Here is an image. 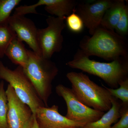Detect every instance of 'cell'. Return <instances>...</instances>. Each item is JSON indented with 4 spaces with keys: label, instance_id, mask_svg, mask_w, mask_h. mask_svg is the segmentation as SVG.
Instances as JSON below:
<instances>
[{
    "label": "cell",
    "instance_id": "cell-1",
    "mask_svg": "<svg viewBox=\"0 0 128 128\" xmlns=\"http://www.w3.org/2000/svg\"><path fill=\"white\" fill-rule=\"evenodd\" d=\"M80 47L89 57L97 56L111 61L121 57L128 58V44L126 37L100 26L91 36L84 37L80 41Z\"/></svg>",
    "mask_w": 128,
    "mask_h": 128
},
{
    "label": "cell",
    "instance_id": "cell-2",
    "mask_svg": "<svg viewBox=\"0 0 128 128\" xmlns=\"http://www.w3.org/2000/svg\"><path fill=\"white\" fill-rule=\"evenodd\" d=\"M66 65L72 68L79 69L98 76L112 89H116L119 84L128 78V58L121 57L105 63L91 60L80 48L73 60Z\"/></svg>",
    "mask_w": 128,
    "mask_h": 128
},
{
    "label": "cell",
    "instance_id": "cell-3",
    "mask_svg": "<svg viewBox=\"0 0 128 128\" xmlns=\"http://www.w3.org/2000/svg\"><path fill=\"white\" fill-rule=\"evenodd\" d=\"M27 64L23 68L45 107L52 93V82L58 73V69L50 59L44 58L32 50H28Z\"/></svg>",
    "mask_w": 128,
    "mask_h": 128
},
{
    "label": "cell",
    "instance_id": "cell-4",
    "mask_svg": "<svg viewBox=\"0 0 128 128\" xmlns=\"http://www.w3.org/2000/svg\"><path fill=\"white\" fill-rule=\"evenodd\" d=\"M66 76L71 83L72 90L85 105L103 112L112 108V96L103 86H98L81 72H69Z\"/></svg>",
    "mask_w": 128,
    "mask_h": 128
},
{
    "label": "cell",
    "instance_id": "cell-5",
    "mask_svg": "<svg viewBox=\"0 0 128 128\" xmlns=\"http://www.w3.org/2000/svg\"><path fill=\"white\" fill-rule=\"evenodd\" d=\"M0 80L9 83L18 98L30 108L33 114H35L39 108L45 106L22 66L11 70L0 61Z\"/></svg>",
    "mask_w": 128,
    "mask_h": 128
},
{
    "label": "cell",
    "instance_id": "cell-6",
    "mask_svg": "<svg viewBox=\"0 0 128 128\" xmlns=\"http://www.w3.org/2000/svg\"><path fill=\"white\" fill-rule=\"evenodd\" d=\"M66 18L49 16L46 20L48 26L38 28V44L41 56L44 58L50 59L54 53L62 50L64 39L62 33L66 26Z\"/></svg>",
    "mask_w": 128,
    "mask_h": 128
},
{
    "label": "cell",
    "instance_id": "cell-7",
    "mask_svg": "<svg viewBox=\"0 0 128 128\" xmlns=\"http://www.w3.org/2000/svg\"><path fill=\"white\" fill-rule=\"evenodd\" d=\"M56 91L66 103L67 112L65 116L70 120L86 124L97 121L105 113L85 105L71 88L59 84L56 88Z\"/></svg>",
    "mask_w": 128,
    "mask_h": 128
},
{
    "label": "cell",
    "instance_id": "cell-8",
    "mask_svg": "<svg viewBox=\"0 0 128 128\" xmlns=\"http://www.w3.org/2000/svg\"><path fill=\"white\" fill-rule=\"evenodd\" d=\"M6 90L8 100V128H24L33 114L30 108L18 98L10 85Z\"/></svg>",
    "mask_w": 128,
    "mask_h": 128
},
{
    "label": "cell",
    "instance_id": "cell-9",
    "mask_svg": "<svg viewBox=\"0 0 128 128\" xmlns=\"http://www.w3.org/2000/svg\"><path fill=\"white\" fill-rule=\"evenodd\" d=\"M112 2L113 0H98L90 3L79 4L76 6L74 11L82 19L90 35L100 26L105 12Z\"/></svg>",
    "mask_w": 128,
    "mask_h": 128
},
{
    "label": "cell",
    "instance_id": "cell-10",
    "mask_svg": "<svg viewBox=\"0 0 128 128\" xmlns=\"http://www.w3.org/2000/svg\"><path fill=\"white\" fill-rule=\"evenodd\" d=\"M42 6H44V10L49 14L57 17L66 18L75 9L77 2L73 0H40L34 4L16 8L14 14L25 16L29 14H38L36 8Z\"/></svg>",
    "mask_w": 128,
    "mask_h": 128
},
{
    "label": "cell",
    "instance_id": "cell-11",
    "mask_svg": "<svg viewBox=\"0 0 128 128\" xmlns=\"http://www.w3.org/2000/svg\"><path fill=\"white\" fill-rule=\"evenodd\" d=\"M9 25L21 41L25 42L38 55L41 56L38 40V31L34 22L25 16L14 15L9 18Z\"/></svg>",
    "mask_w": 128,
    "mask_h": 128
},
{
    "label": "cell",
    "instance_id": "cell-12",
    "mask_svg": "<svg viewBox=\"0 0 128 128\" xmlns=\"http://www.w3.org/2000/svg\"><path fill=\"white\" fill-rule=\"evenodd\" d=\"M34 115L40 128H82L86 124L72 121L63 116L56 105L39 108Z\"/></svg>",
    "mask_w": 128,
    "mask_h": 128
},
{
    "label": "cell",
    "instance_id": "cell-13",
    "mask_svg": "<svg viewBox=\"0 0 128 128\" xmlns=\"http://www.w3.org/2000/svg\"><path fill=\"white\" fill-rule=\"evenodd\" d=\"M112 108L97 121L86 124L82 128H111L120 118L121 102L114 97L111 98Z\"/></svg>",
    "mask_w": 128,
    "mask_h": 128
},
{
    "label": "cell",
    "instance_id": "cell-14",
    "mask_svg": "<svg viewBox=\"0 0 128 128\" xmlns=\"http://www.w3.org/2000/svg\"><path fill=\"white\" fill-rule=\"evenodd\" d=\"M5 55L13 64L24 68L27 64L28 56V50L22 41L16 36L12 40L8 46Z\"/></svg>",
    "mask_w": 128,
    "mask_h": 128
},
{
    "label": "cell",
    "instance_id": "cell-15",
    "mask_svg": "<svg viewBox=\"0 0 128 128\" xmlns=\"http://www.w3.org/2000/svg\"><path fill=\"white\" fill-rule=\"evenodd\" d=\"M126 4L124 0H113L111 6L105 12L100 26L114 31Z\"/></svg>",
    "mask_w": 128,
    "mask_h": 128
},
{
    "label": "cell",
    "instance_id": "cell-16",
    "mask_svg": "<svg viewBox=\"0 0 128 128\" xmlns=\"http://www.w3.org/2000/svg\"><path fill=\"white\" fill-rule=\"evenodd\" d=\"M21 0H0V25H8L12 12Z\"/></svg>",
    "mask_w": 128,
    "mask_h": 128
},
{
    "label": "cell",
    "instance_id": "cell-17",
    "mask_svg": "<svg viewBox=\"0 0 128 128\" xmlns=\"http://www.w3.org/2000/svg\"><path fill=\"white\" fill-rule=\"evenodd\" d=\"M16 36L9 25H0V58L4 56L6 48Z\"/></svg>",
    "mask_w": 128,
    "mask_h": 128
},
{
    "label": "cell",
    "instance_id": "cell-18",
    "mask_svg": "<svg viewBox=\"0 0 128 128\" xmlns=\"http://www.w3.org/2000/svg\"><path fill=\"white\" fill-rule=\"evenodd\" d=\"M107 90L112 96L114 97L121 101L124 105H128V78L119 84V87L112 89L102 85Z\"/></svg>",
    "mask_w": 128,
    "mask_h": 128
},
{
    "label": "cell",
    "instance_id": "cell-19",
    "mask_svg": "<svg viewBox=\"0 0 128 128\" xmlns=\"http://www.w3.org/2000/svg\"><path fill=\"white\" fill-rule=\"evenodd\" d=\"M8 100L3 80L0 82V128H8Z\"/></svg>",
    "mask_w": 128,
    "mask_h": 128
},
{
    "label": "cell",
    "instance_id": "cell-20",
    "mask_svg": "<svg viewBox=\"0 0 128 128\" xmlns=\"http://www.w3.org/2000/svg\"><path fill=\"white\" fill-rule=\"evenodd\" d=\"M74 10L71 14L66 17L65 19L66 25L72 32L79 33L83 30L84 25L82 19L75 12Z\"/></svg>",
    "mask_w": 128,
    "mask_h": 128
},
{
    "label": "cell",
    "instance_id": "cell-21",
    "mask_svg": "<svg viewBox=\"0 0 128 128\" xmlns=\"http://www.w3.org/2000/svg\"><path fill=\"white\" fill-rule=\"evenodd\" d=\"M116 33L121 36L125 37L128 33V3L126 4L116 26L114 29Z\"/></svg>",
    "mask_w": 128,
    "mask_h": 128
},
{
    "label": "cell",
    "instance_id": "cell-22",
    "mask_svg": "<svg viewBox=\"0 0 128 128\" xmlns=\"http://www.w3.org/2000/svg\"><path fill=\"white\" fill-rule=\"evenodd\" d=\"M120 120L111 128H128V105L121 103Z\"/></svg>",
    "mask_w": 128,
    "mask_h": 128
},
{
    "label": "cell",
    "instance_id": "cell-23",
    "mask_svg": "<svg viewBox=\"0 0 128 128\" xmlns=\"http://www.w3.org/2000/svg\"><path fill=\"white\" fill-rule=\"evenodd\" d=\"M24 128H40L34 114H32L29 121L25 124Z\"/></svg>",
    "mask_w": 128,
    "mask_h": 128
}]
</instances>
